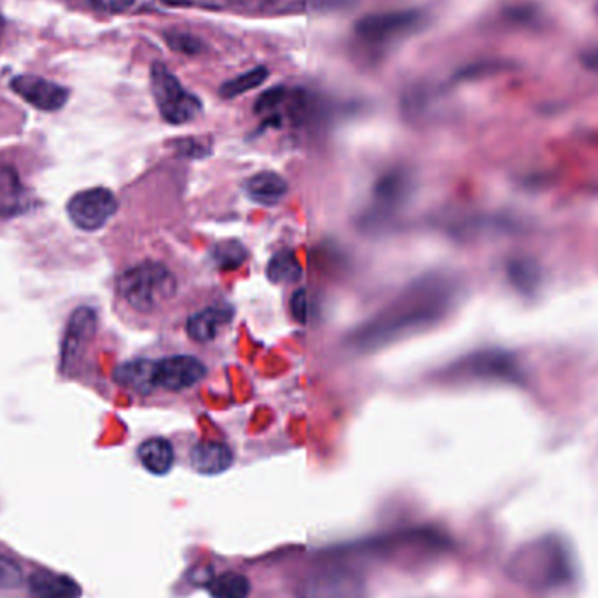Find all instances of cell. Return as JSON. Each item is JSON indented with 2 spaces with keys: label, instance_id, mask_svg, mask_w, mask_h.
<instances>
[{
  "label": "cell",
  "instance_id": "cell-1",
  "mask_svg": "<svg viewBox=\"0 0 598 598\" xmlns=\"http://www.w3.org/2000/svg\"><path fill=\"white\" fill-rule=\"evenodd\" d=\"M453 298L455 293L450 282L443 279L424 280L422 284L411 287L382 315L371 320L354 336V343L362 348H373L411 333L413 329L431 326L450 310Z\"/></svg>",
  "mask_w": 598,
  "mask_h": 598
},
{
  "label": "cell",
  "instance_id": "cell-2",
  "mask_svg": "<svg viewBox=\"0 0 598 598\" xmlns=\"http://www.w3.org/2000/svg\"><path fill=\"white\" fill-rule=\"evenodd\" d=\"M177 293V275L163 261L146 259L119 275V298L132 312L140 315L163 312L174 303Z\"/></svg>",
  "mask_w": 598,
  "mask_h": 598
},
{
  "label": "cell",
  "instance_id": "cell-3",
  "mask_svg": "<svg viewBox=\"0 0 598 598\" xmlns=\"http://www.w3.org/2000/svg\"><path fill=\"white\" fill-rule=\"evenodd\" d=\"M509 572L522 585L534 590H548L567 583L572 569L564 546L557 539L548 537L518 551Z\"/></svg>",
  "mask_w": 598,
  "mask_h": 598
},
{
  "label": "cell",
  "instance_id": "cell-4",
  "mask_svg": "<svg viewBox=\"0 0 598 598\" xmlns=\"http://www.w3.org/2000/svg\"><path fill=\"white\" fill-rule=\"evenodd\" d=\"M151 93L161 118L170 125H186L202 112V102L182 86L165 63L154 62L151 67Z\"/></svg>",
  "mask_w": 598,
  "mask_h": 598
},
{
  "label": "cell",
  "instance_id": "cell-5",
  "mask_svg": "<svg viewBox=\"0 0 598 598\" xmlns=\"http://www.w3.org/2000/svg\"><path fill=\"white\" fill-rule=\"evenodd\" d=\"M424 23V16L418 11H389L364 16L355 23V39L366 48L382 49L404 35L411 34Z\"/></svg>",
  "mask_w": 598,
  "mask_h": 598
},
{
  "label": "cell",
  "instance_id": "cell-6",
  "mask_svg": "<svg viewBox=\"0 0 598 598\" xmlns=\"http://www.w3.org/2000/svg\"><path fill=\"white\" fill-rule=\"evenodd\" d=\"M118 210V200L107 188H91L77 193L67 205L70 221L83 231H97L111 221Z\"/></svg>",
  "mask_w": 598,
  "mask_h": 598
},
{
  "label": "cell",
  "instance_id": "cell-7",
  "mask_svg": "<svg viewBox=\"0 0 598 598\" xmlns=\"http://www.w3.org/2000/svg\"><path fill=\"white\" fill-rule=\"evenodd\" d=\"M9 88L27 104L42 112H56L69 102L70 91L46 77L21 74L11 79Z\"/></svg>",
  "mask_w": 598,
  "mask_h": 598
},
{
  "label": "cell",
  "instance_id": "cell-8",
  "mask_svg": "<svg viewBox=\"0 0 598 598\" xmlns=\"http://www.w3.org/2000/svg\"><path fill=\"white\" fill-rule=\"evenodd\" d=\"M205 376H207V368L195 355H168L156 361L158 389L168 390V392L193 389Z\"/></svg>",
  "mask_w": 598,
  "mask_h": 598
},
{
  "label": "cell",
  "instance_id": "cell-9",
  "mask_svg": "<svg viewBox=\"0 0 598 598\" xmlns=\"http://www.w3.org/2000/svg\"><path fill=\"white\" fill-rule=\"evenodd\" d=\"M298 598H364V583L354 572H317L301 583Z\"/></svg>",
  "mask_w": 598,
  "mask_h": 598
},
{
  "label": "cell",
  "instance_id": "cell-10",
  "mask_svg": "<svg viewBox=\"0 0 598 598\" xmlns=\"http://www.w3.org/2000/svg\"><path fill=\"white\" fill-rule=\"evenodd\" d=\"M233 319V310L228 305L203 306L202 310L191 313L186 320V334L195 343H210L219 338Z\"/></svg>",
  "mask_w": 598,
  "mask_h": 598
},
{
  "label": "cell",
  "instance_id": "cell-11",
  "mask_svg": "<svg viewBox=\"0 0 598 598\" xmlns=\"http://www.w3.org/2000/svg\"><path fill=\"white\" fill-rule=\"evenodd\" d=\"M97 329V315L91 308H77L74 315L70 317L67 334L63 340V368L74 364L77 357L81 355L84 347L90 343L93 334Z\"/></svg>",
  "mask_w": 598,
  "mask_h": 598
},
{
  "label": "cell",
  "instance_id": "cell-12",
  "mask_svg": "<svg viewBox=\"0 0 598 598\" xmlns=\"http://www.w3.org/2000/svg\"><path fill=\"white\" fill-rule=\"evenodd\" d=\"M467 373L488 378V380H502V382H520V368L515 359L501 350H490L483 354H476L466 364Z\"/></svg>",
  "mask_w": 598,
  "mask_h": 598
},
{
  "label": "cell",
  "instance_id": "cell-13",
  "mask_svg": "<svg viewBox=\"0 0 598 598\" xmlns=\"http://www.w3.org/2000/svg\"><path fill=\"white\" fill-rule=\"evenodd\" d=\"M189 460L196 473L203 476H217L233 466L235 455L231 452L230 446L224 445L221 441H200L193 446V450L189 453Z\"/></svg>",
  "mask_w": 598,
  "mask_h": 598
},
{
  "label": "cell",
  "instance_id": "cell-14",
  "mask_svg": "<svg viewBox=\"0 0 598 598\" xmlns=\"http://www.w3.org/2000/svg\"><path fill=\"white\" fill-rule=\"evenodd\" d=\"M114 380L119 387H125L133 394L151 396L158 390L156 361L135 359V361L125 362L114 371Z\"/></svg>",
  "mask_w": 598,
  "mask_h": 598
},
{
  "label": "cell",
  "instance_id": "cell-15",
  "mask_svg": "<svg viewBox=\"0 0 598 598\" xmlns=\"http://www.w3.org/2000/svg\"><path fill=\"white\" fill-rule=\"evenodd\" d=\"M245 195L251 198L252 202L265 207H273L282 202L287 195V182L275 172H261L252 175L245 181Z\"/></svg>",
  "mask_w": 598,
  "mask_h": 598
},
{
  "label": "cell",
  "instance_id": "cell-16",
  "mask_svg": "<svg viewBox=\"0 0 598 598\" xmlns=\"http://www.w3.org/2000/svg\"><path fill=\"white\" fill-rule=\"evenodd\" d=\"M137 457L147 473L154 476H165L175 464L174 446L165 438L146 439L139 446Z\"/></svg>",
  "mask_w": 598,
  "mask_h": 598
},
{
  "label": "cell",
  "instance_id": "cell-17",
  "mask_svg": "<svg viewBox=\"0 0 598 598\" xmlns=\"http://www.w3.org/2000/svg\"><path fill=\"white\" fill-rule=\"evenodd\" d=\"M30 590L35 598H76L79 592L72 579L48 571L37 572L30 578Z\"/></svg>",
  "mask_w": 598,
  "mask_h": 598
},
{
  "label": "cell",
  "instance_id": "cell-18",
  "mask_svg": "<svg viewBox=\"0 0 598 598\" xmlns=\"http://www.w3.org/2000/svg\"><path fill=\"white\" fill-rule=\"evenodd\" d=\"M212 598H249L251 581L238 572H224L210 579L207 585Z\"/></svg>",
  "mask_w": 598,
  "mask_h": 598
},
{
  "label": "cell",
  "instance_id": "cell-19",
  "mask_svg": "<svg viewBox=\"0 0 598 598\" xmlns=\"http://www.w3.org/2000/svg\"><path fill=\"white\" fill-rule=\"evenodd\" d=\"M266 272L273 284H296L301 279V266L291 251L277 252L270 259Z\"/></svg>",
  "mask_w": 598,
  "mask_h": 598
},
{
  "label": "cell",
  "instance_id": "cell-20",
  "mask_svg": "<svg viewBox=\"0 0 598 598\" xmlns=\"http://www.w3.org/2000/svg\"><path fill=\"white\" fill-rule=\"evenodd\" d=\"M249 252L245 249L244 244H240L237 240H224L219 244L214 245L212 249V259L216 263L219 270H237L247 261Z\"/></svg>",
  "mask_w": 598,
  "mask_h": 598
},
{
  "label": "cell",
  "instance_id": "cell-21",
  "mask_svg": "<svg viewBox=\"0 0 598 598\" xmlns=\"http://www.w3.org/2000/svg\"><path fill=\"white\" fill-rule=\"evenodd\" d=\"M268 76H270V72H268L266 67H256V69H251L249 72H245V74H240V76L226 81L221 86L219 93H221V97L223 98H237L238 95H244L247 91L261 86L268 79Z\"/></svg>",
  "mask_w": 598,
  "mask_h": 598
},
{
  "label": "cell",
  "instance_id": "cell-22",
  "mask_svg": "<svg viewBox=\"0 0 598 598\" xmlns=\"http://www.w3.org/2000/svg\"><path fill=\"white\" fill-rule=\"evenodd\" d=\"M228 7L240 13L272 14L296 11L293 0H228Z\"/></svg>",
  "mask_w": 598,
  "mask_h": 598
},
{
  "label": "cell",
  "instance_id": "cell-23",
  "mask_svg": "<svg viewBox=\"0 0 598 598\" xmlns=\"http://www.w3.org/2000/svg\"><path fill=\"white\" fill-rule=\"evenodd\" d=\"M163 37H165L168 48L175 53H181V55H200L205 48L202 39H198L196 35L189 34V32H182V30H168Z\"/></svg>",
  "mask_w": 598,
  "mask_h": 598
},
{
  "label": "cell",
  "instance_id": "cell-24",
  "mask_svg": "<svg viewBox=\"0 0 598 598\" xmlns=\"http://www.w3.org/2000/svg\"><path fill=\"white\" fill-rule=\"evenodd\" d=\"M23 581V571L16 558L0 550V592H11Z\"/></svg>",
  "mask_w": 598,
  "mask_h": 598
},
{
  "label": "cell",
  "instance_id": "cell-25",
  "mask_svg": "<svg viewBox=\"0 0 598 598\" xmlns=\"http://www.w3.org/2000/svg\"><path fill=\"white\" fill-rule=\"evenodd\" d=\"M137 0H86V4L97 13H125Z\"/></svg>",
  "mask_w": 598,
  "mask_h": 598
},
{
  "label": "cell",
  "instance_id": "cell-26",
  "mask_svg": "<svg viewBox=\"0 0 598 598\" xmlns=\"http://www.w3.org/2000/svg\"><path fill=\"white\" fill-rule=\"evenodd\" d=\"M291 312L299 324H306L308 320V296L305 289H298L291 298Z\"/></svg>",
  "mask_w": 598,
  "mask_h": 598
},
{
  "label": "cell",
  "instance_id": "cell-27",
  "mask_svg": "<svg viewBox=\"0 0 598 598\" xmlns=\"http://www.w3.org/2000/svg\"><path fill=\"white\" fill-rule=\"evenodd\" d=\"M181 151L184 154H191L193 151H196V154L200 156L203 151V144L200 140L196 139L181 140Z\"/></svg>",
  "mask_w": 598,
  "mask_h": 598
},
{
  "label": "cell",
  "instance_id": "cell-28",
  "mask_svg": "<svg viewBox=\"0 0 598 598\" xmlns=\"http://www.w3.org/2000/svg\"><path fill=\"white\" fill-rule=\"evenodd\" d=\"M586 63H588L590 67H593V69H598V51L597 53L588 56V58H586Z\"/></svg>",
  "mask_w": 598,
  "mask_h": 598
},
{
  "label": "cell",
  "instance_id": "cell-29",
  "mask_svg": "<svg viewBox=\"0 0 598 598\" xmlns=\"http://www.w3.org/2000/svg\"><path fill=\"white\" fill-rule=\"evenodd\" d=\"M4 28H6V21L0 16V41H2V34H4Z\"/></svg>",
  "mask_w": 598,
  "mask_h": 598
}]
</instances>
